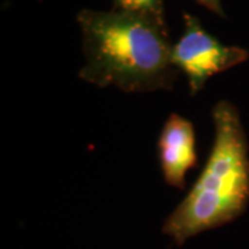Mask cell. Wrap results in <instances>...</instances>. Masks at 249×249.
<instances>
[{
    "label": "cell",
    "instance_id": "5",
    "mask_svg": "<svg viewBox=\"0 0 249 249\" xmlns=\"http://www.w3.org/2000/svg\"><path fill=\"white\" fill-rule=\"evenodd\" d=\"M112 9L145 15L161 23L165 21L164 0H112Z\"/></svg>",
    "mask_w": 249,
    "mask_h": 249
},
{
    "label": "cell",
    "instance_id": "6",
    "mask_svg": "<svg viewBox=\"0 0 249 249\" xmlns=\"http://www.w3.org/2000/svg\"><path fill=\"white\" fill-rule=\"evenodd\" d=\"M201 6H203L207 9H209L210 12H213L218 17H225V13H224L222 4H220V0H196Z\"/></svg>",
    "mask_w": 249,
    "mask_h": 249
},
{
    "label": "cell",
    "instance_id": "3",
    "mask_svg": "<svg viewBox=\"0 0 249 249\" xmlns=\"http://www.w3.org/2000/svg\"><path fill=\"white\" fill-rule=\"evenodd\" d=\"M185 30L172 46V62L188 80L192 97L204 88L214 74L240 65L249 58L248 50L227 46L202 27L194 15L183 13Z\"/></svg>",
    "mask_w": 249,
    "mask_h": 249
},
{
    "label": "cell",
    "instance_id": "2",
    "mask_svg": "<svg viewBox=\"0 0 249 249\" xmlns=\"http://www.w3.org/2000/svg\"><path fill=\"white\" fill-rule=\"evenodd\" d=\"M213 119L209 160L165 226L178 241L231 222L249 201V148L238 108L229 101L218 102Z\"/></svg>",
    "mask_w": 249,
    "mask_h": 249
},
{
    "label": "cell",
    "instance_id": "4",
    "mask_svg": "<svg viewBox=\"0 0 249 249\" xmlns=\"http://www.w3.org/2000/svg\"><path fill=\"white\" fill-rule=\"evenodd\" d=\"M158 154L165 181L182 189L187 172L197 160L195 130L191 121L179 114H171L158 140Z\"/></svg>",
    "mask_w": 249,
    "mask_h": 249
},
{
    "label": "cell",
    "instance_id": "1",
    "mask_svg": "<svg viewBox=\"0 0 249 249\" xmlns=\"http://www.w3.org/2000/svg\"><path fill=\"white\" fill-rule=\"evenodd\" d=\"M77 22L86 58L81 79L124 92L173 89L179 71L172 62L173 44L166 23L114 9H83Z\"/></svg>",
    "mask_w": 249,
    "mask_h": 249
}]
</instances>
